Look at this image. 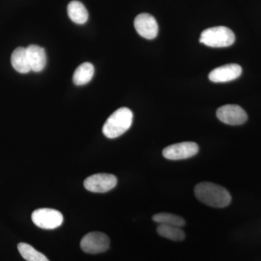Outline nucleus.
I'll return each mask as SVG.
<instances>
[{
	"mask_svg": "<svg viewBox=\"0 0 261 261\" xmlns=\"http://www.w3.org/2000/svg\"><path fill=\"white\" fill-rule=\"evenodd\" d=\"M196 197L202 203L213 207L229 205L231 196L226 189L211 182H201L195 188Z\"/></svg>",
	"mask_w": 261,
	"mask_h": 261,
	"instance_id": "nucleus-1",
	"label": "nucleus"
},
{
	"mask_svg": "<svg viewBox=\"0 0 261 261\" xmlns=\"http://www.w3.org/2000/svg\"><path fill=\"white\" fill-rule=\"evenodd\" d=\"M32 219L38 227L54 229L63 223V216L60 211L51 208H39L32 213Z\"/></svg>",
	"mask_w": 261,
	"mask_h": 261,
	"instance_id": "nucleus-4",
	"label": "nucleus"
},
{
	"mask_svg": "<svg viewBox=\"0 0 261 261\" xmlns=\"http://www.w3.org/2000/svg\"><path fill=\"white\" fill-rule=\"evenodd\" d=\"M27 53L32 70L37 73L42 71L47 64V56L44 49L40 46L31 44L27 47Z\"/></svg>",
	"mask_w": 261,
	"mask_h": 261,
	"instance_id": "nucleus-11",
	"label": "nucleus"
},
{
	"mask_svg": "<svg viewBox=\"0 0 261 261\" xmlns=\"http://www.w3.org/2000/svg\"><path fill=\"white\" fill-rule=\"evenodd\" d=\"M152 220L159 224L170 225L178 227H182L186 224V221L181 216L169 213H160L154 215Z\"/></svg>",
	"mask_w": 261,
	"mask_h": 261,
	"instance_id": "nucleus-17",
	"label": "nucleus"
},
{
	"mask_svg": "<svg viewBox=\"0 0 261 261\" xmlns=\"http://www.w3.org/2000/svg\"><path fill=\"white\" fill-rule=\"evenodd\" d=\"M94 65L90 63H84L75 69L73 73V82L76 86L88 84L93 78Z\"/></svg>",
	"mask_w": 261,
	"mask_h": 261,
	"instance_id": "nucleus-13",
	"label": "nucleus"
},
{
	"mask_svg": "<svg viewBox=\"0 0 261 261\" xmlns=\"http://www.w3.org/2000/svg\"><path fill=\"white\" fill-rule=\"evenodd\" d=\"M136 31L145 39H153L159 34V25L155 18L148 13L137 15L135 20Z\"/></svg>",
	"mask_w": 261,
	"mask_h": 261,
	"instance_id": "nucleus-9",
	"label": "nucleus"
},
{
	"mask_svg": "<svg viewBox=\"0 0 261 261\" xmlns=\"http://www.w3.org/2000/svg\"><path fill=\"white\" fill-rule=\"evenodd\" d=\"M216 116L219 121L232 126L243 124L247 120L246 112L237 105H226L219 108L216 111Z\"/></svg>",
	"mask_w": 261,
	"mask_h": 261,
	"instance_id": "nucleus-8",
	"label": "nucleus"
},
{
	"mask_svg": "<svg viewBox=\"0 0 261 261\" xmlns=\"http://www.w3.org/2000/svg\"><path fill=\"white\" fill-rule=\"evenodd\" d=\"M157 231L160 236L172 241L179 242L185 239V233L181 227L170 225L159 224Z\"/></svg>",
	"mask_w": 261,
	"mask_h": 261,
	"instance_id": "nucleus-15",
	"label": "nucleus"
},
{
	"mask_svg": "<svg viewBox=\"0 0 261 261\" xmlns=\"http://www.w3.org/2000/svg\"><path fill=\"white\" fill-rule=\"evenodd\" d=\"M18 251L27 261H49L44 254L37 251L29 244L20 243L18 245Z\"/></svg>",
	"mask_w": 261,
	"mask_h": 261,
	"instance_id": "nucleus-16",
	"label": "nucleus"
},
{
	"mask_svg": "<svg viewBox=\"0 0 261 261\" xmlns=\"http://www.w3.org/2000/svg\"><path fill=\"white\" fill-rule=\"evenodd\" d=\"M235 42V35L231 29L225 27H216L202 32L200 42L211 47H226Z\"/></svg>",
	"mask_w": 261,
	"mask_h": 261,
	"instance_id": "nucleus-3",
	"label": "nucleus"
},
{
	"mask_svg": "<svg viewBox=\"0 0 261 261\" xmlns=\"http://www.w3.org/2000/svg\"><path fill=\"white\" fill-rule=\"evenodd\" d=\"M110 239L106 233L92 231L82 238L80 246L86 253L98 254L107 251L110 247Z\"/></svg>",
	"mask_w": 261,
	"mask_h": 261,
	"instance_id": "nucleus-5",
	"label": "nucleus"
},
{
	"mask_svg": "<svg viewBox=\"0 0 261 261\" xmlns=\"http://www.w3.org/2000/svg\"><path fill=\"white\" fill-rule=\"evenodd\" d=\"M242 72L243 69L240 65L231 63L215 68L209 73L208 78L215 83H224L237 80Z\"/></svg>",
	"mask_w": 261,
	"mask_h": 261,
	"instance_id": "nucleus-10",
	"label": "nucleus"
},
{
	"mask_svg": "<svg viewBox=\"0 0 261 261\" xmlns=\"http://www.w3.org/2000/svg\"><path fill=\"white\" fill-rule=\"evenodd\" d=\"M68 15L70 20L77 24L85 23L89 18L87 8L79 1H72L68 4Z\"/></svg>",
	"mask_w": 261,
	"mask_h": 261,
	"instance_id": "nucleus-14",
	"label": "nucleus"
},
{
	"mask_svg": "<svg viewBox=\"0 0 261 261\" xmlns=\"http://www.w3.org/2000/svg\"><path fill=\"white\" fill-rule=\"evenodd\" d=\"M11 63L13 68L18 73H29L32 70V68L29 64L27 48H16L12 54Z\"/></svg>",
	"mask_w": 261,
	"mask_h": 261,
	"instance_id": "nucleus-12",
	"label": "nucleus"
},
{
	"mask_svg": "<svg viewBox=\"0 0 261 261\" xmlns=\"http://www.w3.org/2000/svg\"><path fill=\"white\" fill-rule=\"evenodd\" d=\"M133 113L128 108H119L111 115L105 123L103 134L108 139L120 137L129 129L133 122Z\"/></svg>",
	"mask_w": 261,
	"mask_h": 261,
	"instance_id": "nucleus-2",
	"label": "nucleus"
},
{
	"mask_svg": "<svg viewBox=\"0 0 261 261\" xmlns=\"http://www.w3.org/2000/svg\"><path fill=\"white\" fill-rule=\"evenodd\" d=\"M118 180L111 173H96L86 178L84 186L86 190L94 193H105L116 187Z\"/></svg>",
	"mask_w": 261,
	"mask_h": 261,
	"instance_id": "nucleus-6",
	"label": "nucleus"
},
{
	"mask_svg": "<svg viewBox=\"0 0 261 261\" xmlns=\"http://www.w3.org/2000/svg\"><path fill=\"white\" fill-rule=\"evenodd\" d=\"M197 144L192 142H181L168 146L163 150V155L166 159L178 161L190 159L198 153Z\"/></svg>",
	"mask_w": 261,
	"mask_h": 261,
	"instance_id": "nucleus-7",
	"label": "nucleus"
}]
</instances>
